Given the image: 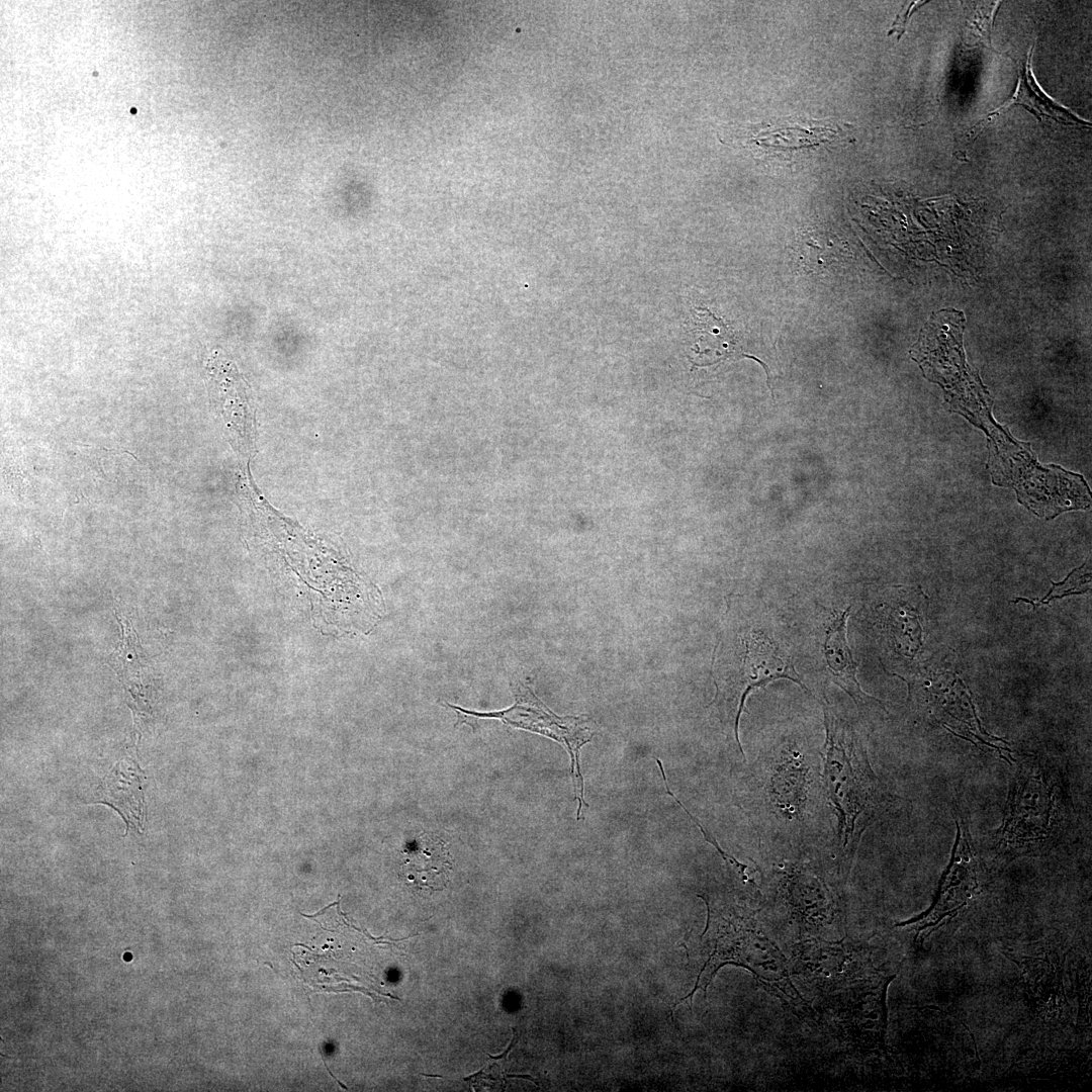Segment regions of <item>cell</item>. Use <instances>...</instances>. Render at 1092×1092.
<instances>
[{
	"instance_id": "cell-10",
	"label": "cell",
	"mask_w": 1092,
	"mask_h": 1092,
	"mask_svg": "<svg viewBox=\"0 0 1092 1092\" xmlns=\"http://www.w3.org/2000/svg\"><path fill=\"white\" fill-rule=\"evenodd\" d=\"M451 856L446 843L432 835H421L404 850L401 876L414 888L442 890L450 877Z\"/></svg>"
},
{
	"instance_id": "cell-11",
	"label": "cell",
	"mask_w": 1092,
	"mask_h": 1092,
	"mask_svg": "<svg viewBox=\"0 0 1092 1092\" xmlns=\"http://www.w3.org/2000/svg\"><path fill=\"white\" fill-rule=\"evenodd\" d=\"M143 771L131 759L119 760L104 778L100 789V802L110 805L135 828L143 827L144 791Z\"/></svg>"
},
{
	"instance_id": "cell-1",
	"label": "cell",
	"mask_w": 1092,
	"mask_h": 1092,
	"mask_svg": "<svg viewBox=\"0 0 1092 1092\" xmlns=\"http://www.w3.org/2000/svg\"><path fill=\"white\" fill-rule=\"evenodd\" d=\"M787 628L765 608L740 609L729 619L720 640L717 674L714 675L717 705L733 725L738 746V724L747 695L771 680L789 678L807 690L795 668V647Z\"/></svg>"
},
{
	"instance_id": "cell-7",
	"label": "cell",
	"mask_w": 1092,
	"mask_h": 1092,
	"mask_svg": "<svg viewBox=\"0 0 1092 1092\" xmlns=\"http://www.w3.org/2000/svg\"><path fill=\"white\" fill-rule=\"evenodd\" d=\"M854 966L849 944L819 937L804 938L796 943L789 962L791 973L814 987L827 989V992L847 985Z\"/></svg>"
},
{
	"instance_id": "cell-12",
	"label": "cell",
	"mask_w": 1092,
	"mask_h": 1092,
	"mask_svg": "<svg viewBox=\"0 0 1092 1092\" xmlns=\"http://www.w3.org/2000/svg\"><path fill=\"white\" fill-rule=\"evenodd\" d=\"M925 3H927V1L911 2L907 6V9L904 12H901L897 16V18L894 21L893 26H892L889 34H891L893 32H897L898 33V38H900L901 35L903 34L905 28H906V25H907V22H908L910 16L914 13L915 10H917L920 6L924 5Z\"/></svg>"
},
{
	"instance_id": "cell-13",
	"label": "cell",
	"mask_w": 1092,
	"mask_h": 1092,
	"mask_svg": "<svg viewBox=\"0 0 1092 1092\" xmlns=\"http://www.w3.org/2000/svg\"><path fill=\"white\" fill-rule=\"evenodd\" d=\"M135 108H131V113H135Z\"/></svg>"
},
{
	"instance_id": "cell-4",
	"label": "cell",
	"mask_w": 1092,
	"mask_h": 1092,
	"mask_svg": "<svg viewBox=\"0 0 1092 1092\" xmlns=\"http://www.w3.org/2000/svg\"><path fill=\"white\" fill-rule=\"evenodd\" d=\"M1056 824L1053 786L1035 765L1018 768L1011 786L998 845L1023 848L1044 844Z\"/></svg>"
},
{
	"instance_id": "cell-9",
	"label": "cell",
	"mask_w": 1092,
	"mask_h": 1092,
	"mask_svg": "<svg viewBox=\"0 0 1092 1092\" xmlns=\"http://www.w3.org/2000/svg\"><path fill=\"white\" fill-rule=\"evenodd\" d=\"M848 613L849 608L830 619L819 640V654L827 679L843 689L858 708H864L870 701L878 700L867 695L856 679V663L846 639Z\"/></svg>"
},
{
	"instance_id": "cell-5",
	"label": "cell",
	"mask_w": 1092,
	"mask_h": 1092,
	"mask_svg": "<svg viewBox=\"0 0 1092 1092\" xmlns=\"http://www.w3.org/2000/svg\"><path fill=\"white\" fill-rule=\"evenodd\" d=\"M516 697V705L509 710L485 716L500 717L516 727L544 734L564 743L571 756L572 770L575 763L579 783L583 787L578 757L580 747L589 742L595 734L590 719L586 716H556L527 687L520 686Z\"/></svg>"
},
{
	"instance_id": "cell-8",
	"label": "cell",
	"mask_w": 1092,
	"mask_h": 1092,
	"mask_svg": "<svg viewBox=\"0 0 1092 1092\" xmlns=\"http://www.w3.org/2000/svg\"><path fill=\"white\" fill-rule=\"evenodd\" d=\"M1033 50L1034 44L1029 48L1025 62L1019 67L1017 86L1013 95L974 126L971 132L973 138L975 133L979 134L993 118L1015 105L1024 107L1039 120L1045 118L1057 123L1078 127L1091 125L1089 121L1082 119L1062 104L1056 102L1041 90L1031 70Z\"/></svg>"
},
{
	"instance_id": "cell-2",
	"label": "cell",
	"mask_w": 1092,
	"mask_h": 1092,
	"mask_svg": "<svg viewBox=\"0 0 1092 1092\" xmlns=\"http://www.w3.org/2000/svg\"><path fill=\"white\" fill-rule=\"evenodd\" d=\"M823 709L826 728L823 784L837 818L840 863L847 869L875 817L879 789L853 724L825 699Z\"/></svg>"
},
{
	"instance_id": "cell-6",
	"label": "cell",
	"mask_w": 1092,
	"mask_h": 1092,
	"mask_svg": "<svg viewBox=\"0 0 1092 1092\" xmlns=\"http://www.w3.org/2000/svg\"><path fill=\"white\" fill-rule=\"evenodd\" d=\"M781 894L792 922L804 935L816 937L833 924L836 916L834 899L824 882L814 874L803 869L785 873Z\"/></svg>"
},
{
	"instance_id": "cell-3",
	"label": "cell",
	"mask_w": 1092,
	"mask_h": 1092,
	"mask_svg": "<svg viewBox=\"0 0 1092 1092\" xmlns=\"http://www.w3.org/2000/svg\"><path fill=\"white\" fill-rule=\"evenodd\" d=\"M755 913L743 910L733 919L723 918L724 929H717L713 951L703 965L706 970L712 963L709 985L723 966L742 967L765 991L788 1006L808 1013L811 1007L792 982L788 960L757 921Z\"/></svg>"
}]
</instances>
